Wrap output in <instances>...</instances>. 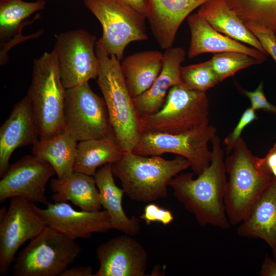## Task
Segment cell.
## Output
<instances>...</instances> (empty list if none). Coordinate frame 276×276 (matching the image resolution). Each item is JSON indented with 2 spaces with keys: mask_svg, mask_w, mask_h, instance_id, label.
<instances>
[{
  "mask_svg": "<svg viewBox=\"0 0 276 276\" xmlns=\"http://www.w3.org/2000/svg\"><path fill=\"white\" fill-rule=\"evenodd\" d=\"M271 151H276V142L273 146V147L270 149Z\"/></svg>",
  "mask_w": 276,
  "mask_h": 276,
  "instance_id": "38",
  "label": "cell"
},
{
  "mask_svg": "<svg viewBox=\"0 0 276 276\" xmlns=\"http://www.w3.org/2000/svg\"><path fill=\"white\" fill-rule=\"evenodd\" d=\"M65 91L53 52H44L34 59L27 95L37 120L39 139L51 138L64 130Z\"/></svg>",
  "mask_w": 276,
  "mask_h": 276,
  "instance_id": "5",
  "label": "cell"
},
{
  "mask_svg": "<svg viewBox=\"0 0 276 276\" xmlns=\"http://www.w3.org/2000/svg\"><path fill=\"white\" fill-rule=\"evenodd\" d=\"M53 52L61 81L66 89L97 78L99 63L96 54L97 37L83 29L55 35Z\"/></svg>",
  "mask_w": 276,
  "mask_h": 276,
  "instance_id": "11",
  "label": "cell"
},
{
  "mask_svg": "<svg viewBox=\"0 0 276 276\" xmlns=\"http://www.w3.org/2000/svg\"><path fill=\"white\" fill-rule=\"evenodd\" d=\"M111 164L98 169L94 176L98 189L102 208L108 214L112 229L130 236L137 235L140 231V220L135 216L128 217L122 205L124 191L115 183Z\"/></svg>",
  "mask_w": 276,
  "mask_h": 276,
  "instance_id": "21",
  "label": "cell"
},
{
  "mask_svg": "<svg viewBox=\"0 0 276 276\" xmlns=\"http://www.w3.org/2000/svg\"><path fill=\"white\" fill-rule=\"evenodd\" d=\"M180 78L187 88L205 93L220 82L210 60L180 67Z\"/></svg>",
  "mask_w": 276,
  "mask_h": 276,
  "instance_id": "29",
  "label": "cell"
},
{
  "mask_svg": "<svg viewBox=\"0 0 276 276\" xmlns=\"http://www.w3.org/2000/svg\"><path fill=\"white\" fill-rule=\"evenodd\" d=\"M260 275L276 276V260L266 255L261 266Z\"/></svg>",
  "mask_w": 276,
  "mask_h": 276,
  "instance_id": "37",
  "label": "cell"
},
{
  "mask_svg": "<svg viewBox=\"0 0 276 276\" xmlns=\"http://www.w3.org/2000/svg\"><path fill=\"white\" fill-rule=\"evenodd\" d=\"M246 26L260 41L267 54L270 55L276 63L275 34L256 25Z\"/></svg>",
  "mask_w": 276,
  "mask_h": 276,
  "instance_id": "33",
  "label": "cell"
},
{
  "mask_svg": "<svg viewBox=\"0 0 276 276\" xmlns=\"http://www.w3.org/2000/svg\"><path fill=\"white\" fill-rule=\"evenodd\" d=\"M161 72L150 87L141 95L133 98L140 117L155 114L164 105L168 93L173 86L183 84L180 70L186 53L181 47H171L163 54Z\"/></svg>",
  "mask_w": 276,
  "mask_h": 276,
  "instance_id": "18",
  "label": "cell"
},
{
  "mask_svg": "<svg viewBox=\"0 0 276 276\" xmlns=\"http://www.w3.org/2000/svg\"><path fill=\"white\" fill-rule=\"evenodd\" d=\"M132 236L125 234L99 245L96 256L100 265L93 276H145L148 255Z\"/></svg>",
  "mask_w": 276,
  "mask_h": 276,
  "instance_id": "15",
  "label": "cell"
},
{
  "mask_svg": "<svg viewBox=\"0 0 276 276\" xmlns=\"http://www.w3.org/2000/svg\"><path fill=\"white\" fill-rule=\"evenodd\" d=\"M275 36H276V34H275Z\"/></svg>",
  "mask_w": 276,
  "mask_h": 276,
  "instance_id": "39",
  "label": "cell"
},
{
  "mask_svg": "<svg viewBox=\"0 0 276 276\" xmlns=\"http://www.w3.org/2000/svg\"><path fill=\"white\" fill-rule=\"evenodd\" d=\"M248 98L254 110H263L276 115V106L270 103L266 99L263 90V82L261 81L255 90H242Z\"/></svg>",
  "mask_w": 276,
  "mask_h": 276,
  "instance_id": "34",
  "label": "cell"
},
{
  "mask_svg": "<svg viewBox=\"0 0 276 276\" xmlns=\"http://www.w3.org/2000/svg\"><path fill=\"white\" fill-rule=\"evenodd\" d=\"M56 174L52 166L34 155H26L10 164L0 180V201L20 197L35 203L47 204L46 186Z\"/></svg>",
  "mask_w": 276,
  "mask_h": 276,
  "instance_id": "13",
  "label": "cell"
},
{
  "mask_svg": "<svg viewBox=\"0 0 276 276\" xmlns=\"http://www.w3.org/2000/svg\"><path fill=\"white\" fill-rule=\"evenodd\" d=\"M97 82L103 96L117 142L124 152L132 151L141 134L140 117L126 84L121 61L108 55L97 41Z\"/></svg>",
  "mask_w": 276,
  "mask_h": 276,
  "instance_id": "3",
  "label": "cell"
},
{
  "mask_svg": "<svg viewBox=\"0 0 276 276\" xmlns=\"http://www.w3.org/2000/svg\"><path fill=\"white\" fill-rule=\"evenodd\" d=\"M256 110L250 107L247 108L242 113L236 127L224 139L227 153L233 151L238 140L241 137L243 129L254 121L257 120Z\"/></svg>",
  "mask_w": 276,
  "mask_h": 276,
  "instance_id": "31",
  "label": "cell"
},
{
  "mask_svg": "<svg viewBox=\"0 0 276 276\" xmlns=\"http://www.w3.org/2000/svg\"><path fill=\"white\" fill-rule=\"evenodd\" d=\"M189 167V161L181 156L166 159L132 151L124 152L120 160L111 164L113 175L121 181L125 194L133 201L143 202L166 198L170 181Z\"/></svg>",
  "mask_w": 276,
  "mask_h": 276,
  "instance_id": "4",
  "label": "cell"
},
{
  "mask_svg": "<svg viewBox=\"0 0 276 276\" xmlns=\"http://www.w3.org/2000/svg\"><path fill=\"white\" fill-rule=\"evenodd\" d=\"M39 140L37 120L26 95L14 106L0 128V177L8 170L10 157L17 148L33 145Z\"/></svg>",
  "mask_w": 276,
  "mask_h": 276,
  "instance_id": "16",
  "label": "cell"
},
{
  "mask_svg": "<svg viewBox=\"0 0 276 276\" xmlns=\"http://www.w3.org/2000/svg\"><path fill=\"white\" fill-rule=\"evenodd\" d=\"M93 268L89 266H78L65 269L60 276H93Z\"/></svg>",
  "mask_w": 276,
  "mask_h": 276,
  "instance_id": "36",
  "label": "cell"
},
{
  "mask_svg": "<svg viewBox=\"0 0 276 276\" xmlns=\"http://www.w3.org/2000/svg\"><path fill=\"white\" fill-rule=\"evenodd\" d=\"M212 158L209 167L196 179L194 173L178 174L169 182L176 198L202 226L229 228L224 202L227 185L224 152L219 136L211 140Z\"/></svg>",
  "mask_w": 276,
  "mask_h": 276,
  "instance_id": "1",
  "label": "cell"
},
{
  "mask_svg": "<svg viewBox=\"0 0 276 276\" xmlns=\"http://www.w3.org/2000/svg\"><path fill=\"white\" fill-rule=\"evenodd\" d=\"M84 4L102 25L98 41L108 55L121 61L128 44L148 39L146 18L119 0H84Z\"/></svg>",
  "mask_w": 276,
  "mask_h": 276,
  "instance_id": "8",
  "label": "cell"
},
{
  "mask_svg": "<svg viewBox=\"0 0 276 276\" xmlns=\"http://www.w3.org/2000/svg\"><path fill=\"white\" fill-rule=\"evenodd\" d=\"M139 218L143 220L147 225L155 222L167 225L174 220L173 215L170 210L160 208L154 203L146 205L144 208L143 214Z\"/></svg>",
  "mask_w": 276,
  "mask_h": 276,
  "instance_id": "32",
  "label": "cell"
},
{
  "mask_svg": "<svg viewBox=\"0 0 276 276\" xmlns=\"http://www.w3.org/2000/svg\"><path fill=\"white\" fill-rule=\"evenodd\" d=\"M63 122L64 129L78 142L114 134L104 100L88 82L66 89Z\"/></svg>",
  "mask_w": 276,
  "mask_h": 276,
  "instance_id": "9",
  "label": "cell"
},
{
  "mask_svg": "<svg viewBox=\"0 0 276 276\" xmlns=\"http://www.w3.org/2000/svg\"><path fill=\"white\" fill-rule=\"evenodd\" d=\"M124 153L114 134L80 141L77 144L74 171L94 176L98 167L118 161Z\"/></svg>",
  "mask_w": 276,
  "mask_h": 276,
  "instance_id": "26",
  "label": "cell"
},
{
  "mask_svg": "<svg viewBox=\"0 0 276 276\" xmlns=\"http://www.w3.org/2000/svg\"><path fill=\"white\" fill-rule=\"evenodd\" d=\"M230 8L246 25L276 34V0H227Z\"/></svg>",
  "mask_w": 276,
  "mask_h": 276,
  "instance_id": "28",
  "label": "cell"
},
{
  "mask_svg": "<svg viewBox=\"0 0 276 276\" xmlns=\"http://www.w3.org/2000/svg\"><path fill=\"white\" fill-rule=\"evenodd\" d=\"M209 101L205 93L183 84L169 90L163 107L155 114L140 117L141 133L180 134L209 124Z\"/></svg>",
  "mask_w": 276,
  "mask_h": 276,
  "instance_id": "6",
  "label": "cell"
},
{
  "mask_svg": "<svg viewBox=\"0 0 276 276\" xmlns=\"http://www.w3.org/2000/svg\"><path fill=\"white\" fill-rule=\"evenodd\" d=\"M210 0H149L147 19L157 43L164 50L172 47L184 20Z\"/></svg>",
  "mask_w": 276,
  "mask_h": 276,
  "instance_id": "17",
  "label": "cell"
},
{
  "mask_svg": "<svg viewBox=\"0 0 276 276\" xmlns=\"http://www.w3.org/2000/svg\"><path fill=\"white\" fill-rule=\"evenodd\" d=\"M78 141L64 130L49 139H39L32 145V154L49 163L57 178L63 179L74 171Z\"/></svg>",
  "mask_w": 276,
  "mask_h": 276,
  "instance_id": "25",
  "label": "cell"
},
{
  "mask_svg": "<svg viewBox=\"0 0 276 276\" xmlns=\"http://www.w3.org/2000/svg\"><path fill=\"white\" fill-rule=\"evenodd\" d=\"M224 161L229 175L225 209L230 224L235 225L246 217L273 175L264 157L255 156L241 137Z\"/></svg>",
  "mask_w": 276,
  "mask_h": 276,
  "instance_id": "2",
  "label": "cell"
},
{
  "mask_svg": "<svg viewBox=\"0 0 276 276\" xmlns=\"http://www.w3.org/2000/svg\"><path fill=\"white\" fill-rule=\"evenodd\" d=\"M210 60L220 82L240 70L263 63L247 54L236 52L214 54Z\"/></svg>",
  "mask_w": 276,
  "mask_h": 276,
  "instance_id": "30",
  "label": "cell"
},
{
  "mask_svg": "<svg viewBox=\"0 0 276 276\" xmlns=\"http://www.w3.org/2000/svg\"><path fill=\"white\" fill-rule=\"evenodd\" d=\"M237 233L243 237L261 239L270 247L276 260V177L240 223Z\"/></svg>",
  "mask_w": 276,
  "mask_h": 276,
  "instance_id": "20",
  "label": "cell"
},
{
  "mask_svg": "<svg viewBox=\"0 0 276 276\" xmlns=\"http://www.w3.org/2000/svg\"><path fill=\"white\" fill-rule=\"evenodd\" d=\"M217 129L210 124L199 129L180 134L142 133L132 151L146 156L171 153L188 159L194 173L200 175L210 165L212 152L208 143Z\"/></svg>",
  "mask_w": 276,
  "mask_h": 276,
  "instance_id": "10",
  "label": "cell"
},
{
  "mask_svg": "<svg viewBox=\"0 0 276 276\" xmlns=\"http://www.w3.org/2000/svg\"><path fill=\"white\" fill-rule=\"evenodd\" d=\"M44 0L27 2L22 0H0L1 44L8 41L12 37L20 33L24 21L33 13L45 8Z\"/></svg>",
  "mask_w": 276,
  "mask_h": 276,
  "instance_id": "27",
  "label": "cell"
},
{
  "mask_svg": "<svg viewBox=\"0 0 276 276\" xmlns=\"http://www.w3.org/2000/svg\"><path fill=\"white\" fill-rule=\"evenodd\" d=\"M187 22L191 33L188 53L189 58L207 53L236 52L247 54L262 62L267 60V55L259 50L248 47L216 30L197 12L190 14Z\"/></svg>",
  "mask_w": 276,
  "mask_h": 276,
  "instance_id": "19",
  "label": "cell"
},
{
  "mask_svg": "<svg viewBox=\"0 0 276 276\" xmlns=\"http://www.w3.org/2000/svg\"><path fill=\"white\" fill-rule=\"evenodd\" d=\"M47 225L24 198H10L9 208L0 223V274L7 273L19 247L39 235Z\"/></svg>",
  "mask_w": 276,
  "mask_h": 276,
  "instance_id": "12",
  "label": "cell"
},
{
  "mask_svg": "<svg viewBox=\"0 0 276 276\" xmlns=\"http://www.w3.org/2000/svg\"><path fill=\"white\" fill-rule=\"evenodd\" d=\"M32 205L47 226L74 240L89 238L94 233H105L112 229L105 210L78 211L66 202H48L43 209L33 203Z\"/></svg>",
  "mask_w": 276,
  "mask_h": 276,
  "instance_id": "14",
  "label": "cell"
},
{
  "mask_svg": "<svg viewBox=\"0 0 276 276\" xmlns=\"http://www.w3.org/2000/svg\"><path fill=\"white\" fill-rule=\"evenodd\" d=\"M75 240L47 226L14 261V276H60L80 255Z\"/></svg>",
  "mask_w": 276,
  "mask_h": 276,
  "instance_id": "7",
  "label": "cell"
},
{
  "mask_svg": "<svg viewBox=\"0 0 276 276\" xmlns=\"http://www.w3.org/2000/svg\"><path fill=\"white\" fill-rule=\"evenodd\" d=\"M197 13L219 32L268 55L258 39L230 8L227 0H210L199 7Z\"/></svg>",
  "mask_w": 276,
  "mask_h": 276,
  "instance_id": "22",
  "label": "cell"
},
{
  "mask_svg": "<svg viewBox=\"0 0 276 276\" xmlns=\"http://www.w3.org/2000/svg\"><path fill=\"white\" fill-rule=\"evenodd\" d=\"M163 54L158 50H146L128 55L121 61V68L131 97L148 90L160 74Z\"/></svg>",
  "mask_w": 276,
  "mask_h": 276,
  "instance_id": "24",
  "label": "cell"
},
{
  "mask_svg": "<svg viewBox=\"0 0 276 276\" xmlns=\"http://www.w3.org/2000/svg\"><path fill=\"white\" fill-rule=\"evenodd\" d=\"M54 202L71 201L84 211H100L102 206L99 193L93 176L74 172L63 179L52 178L50 184Z\"/></svg>",
  "mask_w": 276,
  "mask_h": 276,
  "instance_id": "23",
  "label": "cell"
},
{
  "mask_svg": "<svg viewBox=\"0 0 276 276\" xmlns=\"http://www.w3.org/2000/svg\"><path fill=\"white\" fill-rule=\"evenodd\" d=\"M147 19L149 0H119Z\"/></svg>",
  "mask_w": 276,
  "mask_h": 276,
  "instance_id": "35",
  "label": "cell"
}]
</instances>
